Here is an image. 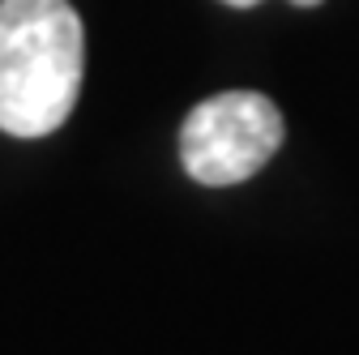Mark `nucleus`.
<instances>
[{"label":"nucleus","mask_w":359,"mask_h":355,"mask_svg":"<svg viewBox=\"0 0 359 355\" xmlns=\"http://www.w3.org/2000/svg\"><path fill=\"white\" fill-rule=\"evenodd\" d=\"M86 30L69 0H0V133L48 138L81 95Z\"/></svg>","instance_id":"1"},{"label":"nucleus","mask_w":359,"mask_h":355,"mask_svg":"<svg viewBox=\"0 0 359 355\" xmlns=\"http://www.w3.org/2000/svg\"><path fill=\"white\" fill-rule=\"evenodd\" d=\"M283 146V112L257 91H222L197 103L180 128V163L205 189L244 185Z\"/></svg>","instance_id":"2"},{"label":"nucleus","mask_w":359,"mask_h":355,"mask_svg":"<svg viewBox=\"0 0 359 355\" xmlns=\"http://www.w3.org/2000/svg\"><path fill=\"white\" fill-rule=\"evenodd\" d=\"M222 5H231V9H252V5H261V0H222Z\"/></svg>","instance_id":"3"},{"label":"nucleus","mask_w":359,"mask_h":355,"mask_svg":"<svg viewBox=\"0 0 359 355\" xmlns=\"http://www.w3.org/2000/svg\"><path fill=\"white\" fill-rule=\"evenodd\" d=\"M291 5H299V9H317L321 0H291Z\"/></svg>","instance_id":"4"}]
</instances>
